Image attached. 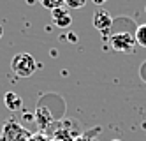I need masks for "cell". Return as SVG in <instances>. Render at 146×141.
Returning <instances> with one entry per match:
<instances>
[{
	"instance_id": "6da1fadb",
	"label": "cell",
	"mask_w": 146,
	"mask_h": 141,
	"mask_svg": "<svg viewBox=\"0 0 146 141\" xmlns=\"http://www.w3.org/2000/svg\"><path fill=\"white\" fill-rule=\"evenodd\" d=\"M39 69V63L30 53H16L11 60V71L18 78H30Z\"/></svg>"
},
{
	"instance_id": "7a4b0ae2",
	"label": "cell",
	"mask_w": 146,
	"mask_h": 141,
	"mask_svg": "<svg viewBox=\"0 0 146 141\" xmlns=\"http://www.w3.org/2000/svg\"><path fill=\"white\" fill-rule=\"evenodd\" d=\"M108 41H109V46L120 53H132L134 48L137 46L135 35H132L130 32H116V34L109 35Z\"/></svg>"
},
{
	"instance_id": "3957f363",
	"label": "cell",
	"mask_w": 146,
	"mask_h": 141,
	"mask_svg": "<svg viewBox=\"0 0 146 141\" xmlns=\"http://www.w3.org/2000/svg\"><path fill=\"white\" fill-rule=\"evenodd\" d=\"M93 27H95L100 34L104 35V39H109L111 35V27H113V18L108 11L99 9L95 14H93Z\"/></svg>"
},
{
	"instance_id": "277c9868",
	"label": "cell",
	"mask_w": 146,
	"mask_h": 141,
	"mask_svg": "<svg viewBox=\"0 0 146 141\" xmlns=\"http://www.w3.org/2000/svg\"><path fill=\"white\" fill-rule=\"evenodd\" d=\"M51 19H53L55 27H58V28H69L72 25V16L69 14V7H65V5L51 11Z\"/></svg>"
},
{
	"instance_id": "5b68a950",
	"label": "cell",
	"mask_w": 146,
	"mask_h": 141,
	"mask_svg": "<svg viewBox=\"0 0 146 141\" xmlns=\"http://www.w3.org/2000/svg\"><path fill=\"white\" fill-rule=\"evenodd\" d=\"M4 104H5V108H7L9 111L16 113V111L21 110V106H23V99H21V97H19L16 92H7V94L4 95Z\"/></svg>"
},
{
	"instance_id": "8992f818",
	"label": "cell",
	"mask_w": 146,
	"mask_h": 141,
	"mask_svg": "<svg viewBox=\"0 0 146 141\" xmlns=\"http://www.w3.org/2000/svg\"><path fill=\"white\" fill-rule=\"evenodd\" d=\"M134 35H135V42H137L139 46L146 48V23H143V25H139V27H135Z\"/></svg>"
},
{
	"instance_id": "52a82bcc",
	"label": "cell",
	"mask_w": 146,
	"mask_h": 141,
	"mask_svg": "<svg viewBox=\"0 0 146 141\" xmlns=\"http://www.w3.org/2000/svg\"><path fill=\"white\" fill-rule=\"evenodd\" d=\"M37 2L42 5L44 9H48V11H53V9H58L62 5H65L64 0H37Z\"/></svg>"
},
{
	"instance_id": "ba28073f",
	"label": "cell",
	"mask_w": 146,
	"mask_h": 141,
	"mask_svg": "<svg viewBox=\"0 0 146 141\" xmlns=\"http://www.w3.org/2000/svg\"><path fill=\"white\" fill-rule=\"evenodd\" d=\"M65 2V7L69 9H81V7H85L88 0H64Z\"/></svg>"
},
{
	"instance_id": "9c48e42d",
	"label": "cell",
	"mask_w": 146,
	"mask_h": 141,
	"mask_svg": "<svg viewBox=\"0 0 146 141\" xmlns=\"http://www.w3.org/2000/svg\"><path fill=\"white\" fill-rule=\"evenodd\" d=\"M139 74H141V78H143V81H146V62L141 65V69H139Z\"/></svg>"
},
{
	"instance_id": "30bf717a",
	"label": "cell",
	"mask_w": 146,
	"mask_h": 141,
	"mask_svg": "<svg viewBox=\"0 0 146 141\" xmlns=\"http://www.w3.org/2000/svg\"><path fill=\"white\" fill-rule=\"evenodd\" d=\"M92 2H93V4H95V5H102V4H106V2H108V0H92Z\"/></svg>"
},
{
	"instance_id": "8fae6325",
	"label": "cell",
	"mask_w": 146,
	"mask_h": 141,
	"mask_svg": "<svg viewBox=\"0 0 146 141\" xmlns=\"http://www.w3.org/2000/svg\"><path fill=\"white\" fill-rule=\"evenodd\" d=\"M4 37V27H2V23H0V39Z\"/></svg>"
},
{
	"instance_id": "7c38bea8",
	"label": "cell",
	"mask_w": 146,
	"mask_h": 141,
	"mask_svg": "<svg viewBox=\"0 0 146 141\" xmlns=\"http://www.w3.org/2000/svg\"><path fill=\"white\" fill-rule=\"evenodd\" d=\"M78 141H95V139H78Z\"/></svg>"
},
{
	"instance_id": "4fadbf2b",
	"label": "cell",
	"mask_w": 146,
	"mask_h": 141,
	"mask_svg": "<svg viewBox=\"0 0 146 141\" xmlns=\"http://www.w3.org/2000/svg\"><path fill=\"white\" fill-rule=\"evenodd\" d=\"M27 2H28V4H34V2H35V0H27Z\"/></svg>"
},
{
	"instance_id": "5bb4252c",
	"label": "cell",
	"mask_w": 146,
	"mask_h": 141,
	"mask_svg": "<svg viewBox=\"0 0 146 141\" xmlns=\"http://www.w3.org/2000/svg\"><path fill=\"white\" fill-rule=\"evenodd\" d=\"M111 141H121V139H111Z\"/></svg>"
}]
</instances>
